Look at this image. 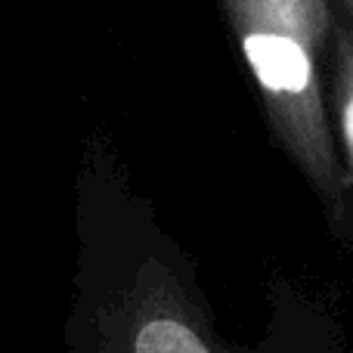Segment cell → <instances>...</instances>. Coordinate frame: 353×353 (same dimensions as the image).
<instances>
[{"instance_id":"1","label":"cell","mask_w":353,"mask_h":353,"mask_svg":"<svg viewBox=\"0 0 353 353\" xmlns=\"http://www.w3.org/2000/svg\"><path fill=\"white\" fill-rule=\"evenodd\" d=\"M245 56L270 90L301 93L310 84V59L304 47L285 34H251L245 41Z\"/></svg>"},{"instance_id":"2","label":"cell","mask_w":353,"mask_h":353,"mask_svg":"<svg viewBox=\"0 0 353 353\" xmlns=\"http://www.w3.org/2000/svg\"><path fill=\"white\" fill-rule=\"evenodd\" d=\"M134 353H211L189 325L176 319H149L137 332Z\"/></svg>"},{"instance_id":"3","label":"cell","mask_w":353,"mask_h":353,"mask_svg":"<svg viewBox=\"0 0 353 353\" xmlns=\"http://www.w3.org/2000/svg\"><path fill=\"white\" fill-rule=\"evenodd\" d=\"M347 140H350V146H353V103L347 105Z\"/></svg>"}]
</instances>
